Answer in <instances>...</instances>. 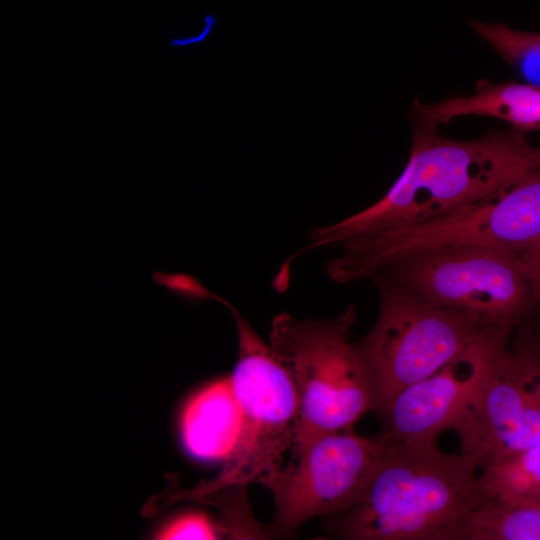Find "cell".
Instances as JSON below:
<instances>
[{
	"label": "cell",
	"instance_id": "obj_14",
	"mask_svg": "<svg viewBox=\"0 0 540 540\" xmlns=\"http://www.w3.org/2000/svg\"><path fill=\"white\" fill-rule=\"evenodd\" d=\"M475 33L512 66L526 83L540 85V33L512 29L502 23L469 20Z\"/></svg>",
	"mask_w": 540,
	"mask_h": 540
},
{
	"label": "cell",
	"instance_id": "obj_7",
	"mask_svg": "<svg viewBox=\"0 0 540 540\" xmlns=\"http://www.w3.org/2000/svg\"><path fill=\"white\" fill-rule=\"evenodd\" d=\"M512 334L451 427L461 452L481 470L540 441V325L534 314Z\"/></svg>",
	"mask_w": 540,
	"mask_h": 540
},
{
	"label": "cell",
	"instance_id": "obj_15",
	"mask_svg": "<svg viewBox=\"0 0 540 540\" xmlns=\"http://www.w3.org/2000/svg\"><path fill=\"white\" fill-rule=\"evenodd\" d=\"M218 526L205 514L185 513L166 524L157 534L158 539H217Z\"/></svg>",
	"mask_w": 540,
	"mask_h": 540
},
{
	"label": "cell",
	"instance_id": "obj_17",
	"mask_svg": "<svg viewBox=\"0 0 540 540\" xmlns=\"http://www.w3.org/2000/svg\"><path fill=\"white\" fill-rule=\"evenodd\" d=\"M521 259L540 303V246L521 255Z\"/></svg>",
	"mask_w": 540,
	"mask_h": 540
},
{
	"label": "cell",
	"instance_id": "obj_4",
	"mask_svg": "<svg viewBox=\"0 0 540 540\" xmlns=\"http://www.w3.org/2000/svg\"><path fill=\"white\" fill-rule=\"evenodd\" d=\"M372 278L379 290V314L354 345L370 378L377 413L401 390L475 342L504 333L476 315L431 304L383 274Z\"/></svg>",
	"mask_w": 540,
	"mask_h": 540
},
{
	"label": "cell",
	"instance_id": "obj_16",
	"mask_svg": "<svg viewBox=\"0 0 540 540\" xmlns=\"http://www.w3.org/2000/svg\"><path fill=\"white\" fill-rule=\"evenodd\" d=\"M152 277L157 285L188 301L213 299L215 295L190 274L155 272Z\"/></svg>",
	"mask_w": 540,
	"mask_h": 540
},
{
	"label": "cell",
	"instance_id": "obj_13",
	"mask_svg": "<svg viewBox=\"0 0 540 540\" xmlns=\"http://www.w3.org/2000/svg\"><path fill=\"white\" fill-rule=\"evenodd\" d=\"M454 540H540V508L483 497L462 522Z\"/></svg>",
	"mask_w": 540,
	"mask_h": 540
},
{
	"label": "cell",
	"instance_id": "obj_1",
	"mask_svg": "<svg viewBox=\"0 0 540 540\" xmlns=\"http://www.w3.org/2000/svg\"><path fill=\"white\" fill-rule=\"evenodd\" d=\"M411 152L400 177L376 203L311 231L308 249L397 230L467 209L540 166V148L525 133L492 130L455 140L413 124Z\"/></svg>",
	"mask_w": 540,
	"mask_h": 540
},
{
	"label": "cell",
	"instance_id": "obj_9",
	"mask_svg": "<svg viewBox=\"0 0 540 540\" xmlns=\"http://www.w3.org/2000/svg\"><path fill=\"white\" fill-rule=\"evenodd\" d=\"M511 336L494 332L475 342L432 375L401 390L378 414L386 443L436 445L451 429L499 351Z\"/></svg>",
	"mask_w": 540,
	"mask_h": 540
},
{
	"label": "cell",
	"instance_id": "obj_2",
	"mask_svg": "<svg viewBox=\"0 0 540 540\" xmlns=\"http://www.w3.org/2000/svg\"><path fill=\"white\" fill-rule=\"evenodd\" d=\"M385 444L361 499L335 515L336 534L351 540H454L484 497L477 460L436 445Z\"/></svg>",
	"mask_w": 540,
	"mask_h": 540
},
{
	"label": "cell",
	"instance_id": "obj_8",
	"mask_svg": "<svg viewBox=\"0 0 540 540\" xmlns=\"http://www.w3.org/2000/svg\"><path fill=\"white\" fill-rule=\"evenodd\" d=\"M386 444L348 431L322 434L292 455L285 468L265 479L275 501L268 535H292L316 516H335L354 506L365 493Z\"/></svg>",
	"mask_w": 540,
	"mask_h": 540
},
{
	"label": "cell",
	"instance_id": "obj_3",
	"mask_svg": "<svg viewBox=\"0 0 540 540\" xmlns=\"http://www.w3.org/2000/svg\"><path fill=\"white\" fill-rule=\"evenodd\" d=\"M356 308L331 320L298 319L280 313L271 323L269 344L290 373L299 402L292 455L314 438L349 431L376 403L367 370L349 341Z\"/></svg>",
	"mask_w": 540,
	"mask_h": 540
},
{
	"label": "cell",
	"instance_id": "obj_11",
	"mask_svg": "<svg viewBox=\"0 0 540 540\" xmlns=\"http://www.w3.org/2000/svg\"><path fill=\"white\" fill-rule=\"evenodd\" d=\"M242 427V410L230 376L213 381L185 404L180 418L183 445L202 461H226Z\"/></svg>",
	"mask_w": 540,
	"mask_h": 540
},
{
	"label": "cell",
	"instance_id": "obj_10",
	"mask_svg": "<svg viewBox=\"0 0 540 540\" xmlns=\"http://www.w3.org/2000/svg\"><path fill=\"white\" fill-rule=\"evenodd\" d=\"M411 116L413 124L436 128L462 116L492 117L526 134L540 130V85L480 82L469 96H454L433 104L415 99Z\"/></svg>",
	"mask_w": 540,
	"mask_h": 540
},
{
	"label": "cell",
	"instance_id": "obj_12",
	"mask_svg": "<svg viewBox=\"0 0 540 540\" xmlns=\"http://www.w3.org/2000/svg\"><path fill=\"white\" fill-rule=\"evenodd\" d=\"M485 498L540 508V441L480 472Z\"/></svg>",
	"mask_w": 540,
	"mask_h": 540
},
{
	"label": "cell",
	"instance_id": "obj_5",
	"mask_svg": "<svg viewBox=\"0 0 540 540\" xmlns=\"http://www.w3.org/2000/svg\"><path fill=\"white\" fill-rule=\"evenodd\" d=\"M377 274L431 304L476 315L510 336L540 306L521 256L500 247H436Z\"/></svg>",
	"mask_w": 540,
	"mask_h": 540
},
{
	"label": "cell",
	"instance_id": "obj_6",
	"mask_svg": "<svg viewBox=\"0 0 540 540\" xmlns=\"http://www.w3.org/2000/svg\"><path fill=\"white\" fill-rule=\"evenodd\" d=\"M217 301L231 311L238 332V358L230 379L242 427L214 487L243 488L261 484L282 468L297 432L299 402L293 379L270 344L229 302L221 297Z\"/></svg>",
	"mask_w": 540,
	"mask_h": 540
}]
</instances>
